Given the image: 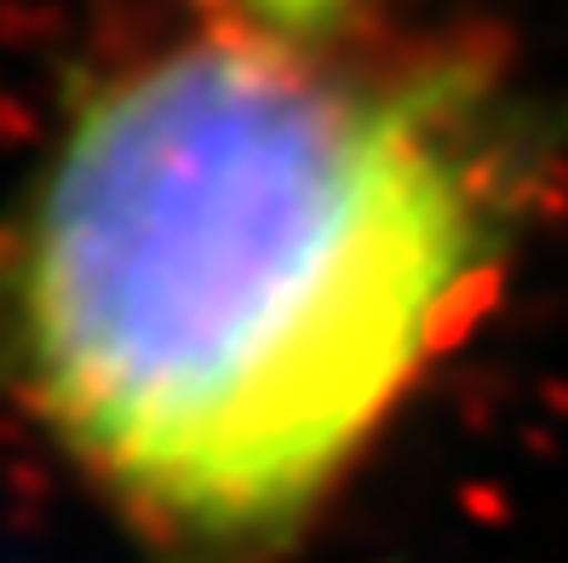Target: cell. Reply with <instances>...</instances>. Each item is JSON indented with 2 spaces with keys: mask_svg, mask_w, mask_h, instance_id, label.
I'll return each instance as SVG.
<instances>
[{
  "mask_svg": "<svg viewBox=\"0 0 568 563\" xmlns=\"http://www.w3.org/2000/svg\"><path fill=\"white\" fill-rule=\"evenodd\" d=\"M247 12H258L271 29H298V23H316V18H327V12H339L345 0H242Z\"/></svg>",
  "mask_w": 568,
  "mask_h": 563,
  "instance_id": "2",
  "label": "cell"
},
{
  "mask_svg": "<svg viewBox=\"0 0 568 563\" xmlns=\"http://www.w3.org/2000/svg\"><path fill=\"white\" fill-rule=\"evenodd\" d=\"M494 264L488 173L430 87L195 36L98 81L0 219V385L166 552L253 563Z\"/></svg>",
  "mask_w": 568,
  "mask_h": 563,
  "instance_id": "1",
  "label": "cell"
}]
</instances>
